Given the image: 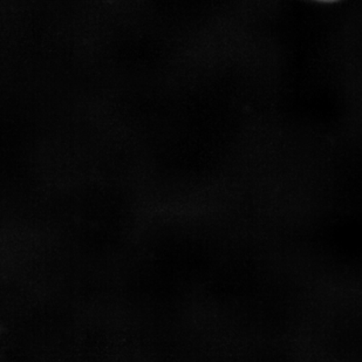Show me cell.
<instances>
[{"mask_svg":"<svg viewBox=\"0 0 362 362\" xmlns=\"http://www.w3.org/2000/svg\"><path fill=\"white\" fill-rule=\"evenodd\" d=\"M318 1H334V0H318Z\"/></svg>","mask_w":362,"mask_h":362,"instance_id":"6da1fadb","label":"cell"}]
</instances>
